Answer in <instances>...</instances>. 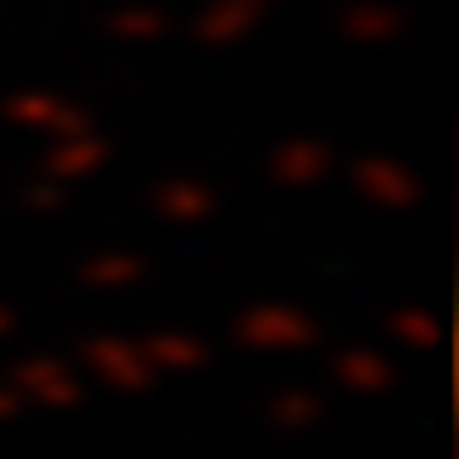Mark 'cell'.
<instances>
[{
  "instance_id": "8fae6325",
  "label": "cell",
  "mask_w": 459,
  "mask_h": 459,
  "mask_svg": "<svg viewBox=\"0 0 459 459\" xmlns=\"http://www.w3.org/2000/svg\"><path fill=\"white\" fill-rule=\"evenodd\" d=\"M0 420H12V391H0Z\"/></svg>"
},
{
  "instance_id": "6da1fadb",
  "label": "cell",
  "mask_w": 459,
  "mask_h": 459,
  "mask_svg": "<svg viewBox=\"0 0 459 459\" xmlns=\"http://www.w3.org/2000/svg\"><path fill=\"white\" fill-rule=\"evenodd\" d=\"M86 362H98V373H104L109 385H121V391H133V385L150 379V356L133 351V344H115V339L86 344Z\"/></svg>"
},
{
  "instance_id": "3957f363",
  "label": "cell",
  "mask_w": 459,
  "mask_h": 459,
  "mask_svg": "<svg viewBox=\"0 0 459 459\" xmlns=\"http://www.w3.org/2000/svg\"><path fill=\"white\" fill-rule=\"evenodd\" d=\"M23 391H35V396H47L52 408H75L81 402V385L75 379H64L52 362H29L23 368Z\"/></svg>"
},
{
  "instance_id": "5b68a950",
  "label": "cell",
  "mask_w": 459,
  "mask_h": 459,
  "mask_svg": "<svg viewBox=\"0 0 459 459\" xmlns=\"http://www.w3.org/2000/svg\"><path fill=\"white\" fill-rule=\"evenodd\" d=\"M339 379H344V385H356V391H385V385H391V368H385L379 356L351 351V356H344V368H339Z\"/></svg>"
},
{
  "instance_id": "ba28073f",
  "label": "cell",
  "mask_w": 459,
  "mask_h": 459,
  "mask_svg": "<svg viewBox=\"0 0 459 459\" xmlns=\"http://www.w3.org/2000/svg\"><path fill=\"white\" fill-rule=\"evenodd\" d=\"M138 258H98V264H86V281H98V287H121V281H133L138 276Z\"/></svg>"
},
{
  "instance_id": "8992f818",
  "label": "cell",
  "mask_w": 459,
  "mask_h": 459,
  "mask_svg": "<svg viewBox=\"0 0 459 459\" xmlns=\"http://www.w3.org/2000/svg\"><path fill=\"white\" fill-rule=\"evenodd\" d=\"M143 356H155V362H167V368H201V356H207V351H201L195 339H155Z\"/></svg>"
},
{
  "instance_id": "30bf717a",
  "label": "cell",
  "mask_w": 459,
  "mask_h": 459,
  "mask_svg": "<svg viewBox=\"0 0 459 459\" xmlns=\"http://www.w3.org/2000/svg\"><path fill=\"white\" fill-rule=\"evenodd\" d=\"M396 333H402V339L430 344V339H437V327H430V316H396Z\"/></svg>"
},
{
  "instance_id": "7a4b0ae2",
  "label": "cell",
  "mask_w": 459,
  "mask_h": 459,
  "mask_svg": "<svg viewBox=\"0 0 459 459\" xmlns=\"http://www.w3.org/2000/svg\"><path fill=\"white\" fill-rule=\"evenodd\" d=\"M241 339L247 344H310L316 327L305 316H293V310H258V316L241 322Z\"/></svg>"
},
{
  "instance_id": "52a82bcc",
  "label": "cell",
  "mask_w": 459,
  "mask_h": 459,
  "mask_svg": "<svg viewBox=\"0 0 459 459\" xmlns=\"http://www.w3.org/2000/svg\"><path fill=\"white\" fill-rule=\"evenodd\" d=\"M270 420H276V425H310L316 420V396H305V391L276 396V402H270Z\"/></svg>"
},
{
  "instance_id": "277c9868",
  "label": "cell",
  "mask_w": 459,
  "mask_h": 459,
  "mask_svg": "<svg viewBox=\"0 0 459 459\" xmlns=\"http://www.w3.org/2000/svg\"><path fill=\"white\" fill-rule=\"evenodd\" d=\"M362 190L373 201H385V207H408V201L420 195V184H408L396 167H362Z\"/></svg>"
},
{
  "instance_id": "7c38bea8",
  "label": "cell",
  "mask_w": 459,
  "mask_h": 459,
  "mask_svg": "<svg viewBox=\"0 0 459 459\" xmlns=\"http://www.w3.org/2000/svg\"><path fill=\"white\" fill-rule=\"evenodd\" d=\"M6 327H12V316H6V305H0V333H6Z\"/></svg>"
},
{
  "instance_id": "9c48e42d",
  "label": "cell",
  "mask_w": 459,
  "mask_h": 459,
  "mask_svg": "<svg viewBox=\"0 0 459 459\" xmlns=\"http://www.w3.org/2000/svg\"><path fill=\"white\" fill-rule=\"evenodd\" d=\"M161 207L172 212V219H201V212H207V195L201 190H167Z\"/></svg>"
}]
</instances>
